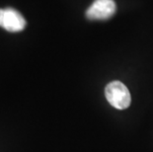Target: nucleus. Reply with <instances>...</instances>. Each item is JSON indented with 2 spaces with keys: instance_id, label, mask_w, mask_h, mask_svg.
I'll return each mask as SVG.
<instances>
[{
  "instance_id": "7ed1b4c3",
  "label": "nucleus",
  "mask_w": 153,
  "mask_h": 152,
  "mask_svg": "<svg viewBox=\"0 0 153 152\" xmlns=\"http://www.w3.org/2000/svg\"><path fill=\"white\" fill-rule=\"evenodd\" d=\"M116 9L114 0H95L87 9L86 17L89 20H107L115 14Z\"/></svg>"
},
{
  "instance_id": "f03ea898",
  "label": "nucleus",
  "mask_w": 153,
  "mask_h": 152,
  "mask_svg": "<svg viewBox=\"0 0 153 152\" xmlns=\"http://www.w3.org/2000/svg\"><path fill=\"white\" fill-rule=\"evenodd\" d=\"M0 27L8 32L16 33L24 30L26 27V20L21 13L15 9H0Z\"/></svg>"
},
{
  "instance_id": "f257e3e1",
  "label": "nucleus",
  "mask_w": 153,
  "mask_h": 152,
  "mask_svg": "<svg viewBox=\"0 0 153 152\" xmlns=\"http://www.w3.org/2000/svg\"><path fill=\"white\" fill-rule=\"evenodd\" d=\"M105 95L108 102L116 109L125 110L131 105V93L125 84L120 81L109 83L105 88Z\"/></svg>"
}]
</instances>
